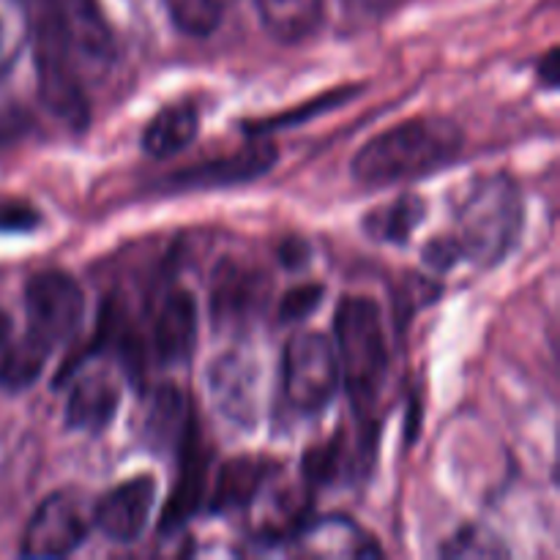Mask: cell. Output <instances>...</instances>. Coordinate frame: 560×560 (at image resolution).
Segmentation results:
<instances>
[{"mask_svg":"<svg viewBox=\"0 0 560 560\" xmlns=\"http://www.w3.org/2000/svg\"><path fill=\"white\" fill-rule=\"evenodd\" d=\"M465 137L448 118H410L372 137L353 159L355 184L383 189L424 178L463 153Z\"/></svg>","mask_w":560,"mask_h":560,"instance_id":"cell-1","label":"cell"},{"mask_svg":"<svg viewBox=\"0 0 560 560\" xmlns=\"http://www.w3.org/2000/svg\"><path fill=\"white\" fill-rule=\"evenodd\" d=\"M523 230V195L509 175L479 178L457 208L452 235L463 260L479 268H495L514 249Z\"/></svg>","mask_w":560,"mask_h":560,"instance_id":"cell-2","label":"cell"},{"mask_svg":"<svg viewBox=\"0 0 560 560\" xmlns=\"http://www.w3.org/2000/svg\"><path fill=\"white\" fill-rule=\"evenodd\" d=\"M339 375L350 399L366 408L381 394L388 372V345L383 312L366 295H345L334 315Z\"/></svg>","mask_w":560,"mask_h":560,"instance_id":"cell-3","label":"cell"},{"mask_svg":"<svg viewBox=\"0 0 560 560\" xmlns=\"http://www.w3.org/2000/svg\"><path fill=\"white\" fill-rule=\"evenodd\" d=\"M284 397L299 413L312 416L326 410L342 386L334 342L317 331H301L284 348L282 359Z\"/></svg>","mask_w":560,"mask_h":560,"instance_id":"cell-4","label":"cell"},{"mask_svg":"<svg viewBox=\"0 0 560 560\" xmlns=\"http://www.w3.org/2000/svg\"><path fill=\"white\" fill-rule=\"evenodd\" d=\"M38 22L60 38L82 77L104 74L115 60L113 33L96 0H42Z\"/></svg>","mask_w":560,"mask_h":560,"instance_id":"cell-5","label":"cell"},{"mask_svg":"<svg viewBox=\"0 0 560 560\" xmlns=\"http://www.w3.org/2000/svg\"><path fill=\"white\" fill-rule=\"evenodd\" d=\"M93 528V506L77 492H52L38 503L22 536V556L63 558L71 556Z\"/></svg>","mask_w":560,"mask_h":560,"instance_id":"cell-6","label":"cell"},{"mask_svg":"<svg viewBox=\"0 0 560 560\" xmlns=\"http://www.w3.org/2000/svg\"><path fill=\"white\" fill-rule=\"evenodd\" d=\"M27 331L33 339L55 350V345L74 337L85 312L82 290L69 273L42 271L25 288Z\"/></svg>","mask_w":560,"mask_h":560,"instance_id":"cell-7","label":"cell"},{"mask_svg":"<svg viewBox=\"0 0 560 560\" xmlns=\"http://www.w3.org/2000/svg\"><path fill=\"white\" fill-rule=\"evenodd\" d=\"M36 69L38 91H42V102L47 104L49 113L74 131L85 129L91 109H88L82 74L77 71L74 60L69 58L60 38L42 22L36 27Z\"/></svg>","mask_w":560,"mask_h":560,"instance_id":"cell-8","label":"cell"},{"mask_svg":"<svg viewBox=\"0 0 560 560\" xmlns=\"http://www.w3.org/2000/svg\"><path fill=\"white\" fill-rule=\"evenodd\" d=\"M208 392L213 405L228 421L252 427L262 405L260 364L244 350H230L219 355L208 370Z\"/></svg>","mask_w":560,"mask_h":560,"instance_id":"cell-9","label":"cell"},{"mask_svg":"<svg viewBox=\"0 0 560 560\" xmlns=\"http://www.w3.org/2000/svg\"><path fill=\"white\" fill-rule=\"evenodd\" d=\"M156 503V481L151 476H135L113 487L93 506V528L115 545H131L140 539Z\"/></svg>","mask_w":560,"mask_h":560,"instance_id":"cell-10","label":"cell"},{"mask_svg":"<svg viewBox=\"0 0 560 560\" xmlns=\"http://www.w3.org/2000/svg\"><path fill=\"white\" fill-rule=\"evenodd\" d=\"M268 301V277L260 268L238 260H224L213 271L211 315L219 326H241L260 315Z\"/></svg>","mask_w":560,"mask_h":560,"instance_id":"cell-11","label":"cell"},{"mask_svg":"<svg viewBox=\"0 0 560 560\" xmlns=\"http://www.w3.org/2000/svg\"><path fill=\"white\" fill-rule=\"evenodd\" d=\"M277 159L279 151L271 140L249 142L241 151L219 159H208V162L195 164V167L173 175L170 186H175V189H219V186L249 184V180L266 175Z\"/></svg>","mask_w":560,"mask_h":560,"instance_id":"cell-12","label":"cell"},{"mask_svg":"<svg viewBox=\"0 0 560 560\" xmlns=\"http://www.w3.org/2000/svg\"><path fill=\"white\" fill-rule=\"evenodd\" d=\"M197 328H200V315H197L195 295L180 288L170 290L153 323V348L159 361L170 366L186 364L197 348Z\"/></svg>","mask_w":560,"mask_h":560,"instance_id":"cell-13","label":"cell"},{"mask_svg":"<svg viewBox=\"0 0 560 560\" xmlns=\"http://www.w3.org/2000/svg\"><path fill=\"white\" fill-rule=\"evenodd\" d=\"M178 452H180V474L173 487V495H170L167 506H164L162 534H173V530L184 528V525L195 517L197 509L202 506V498H206L208 457H206V448L200 446V438H197L195 421H191L189 430H186L184 443L178 446Z\"/></svg>","mask_w":560,"mask_h":560,"instance_id":"cell-14","label":"cell"},{"mask_svg":"<svg viewBox=\"0 0 560 560\" xmlns=\"http://www.w3.org/2000/svg\"><path fill=\"white\" fill-rule=\"evenodd\" d=\"M301 552L320 558H372L381 556L375 539L364 534L353 520L348 517H323L310 525L293 530V539Z\"/></svg>","mask_w":560,"mask_h":560,"instance_id":"cell-15","label":"cell"},{"mask_svg":"<svg viewBox=\"0 0 560 560\" xmlns=\"http://www.w3.org/2000/svg\"><path fill=\"white\" fill-rule=\"evenodd\" d=\"M120 405V388L115 386L113 377L93 372V375L80 377L71 388L69 405H66V424L71 430L91 432L98 435L115 419Z\"/></svg>","mask_w":560,"mask_h":560,"instance_id":"cell-16","label":"cell"},{"mask_svg":"<svg viewBox=\"0 0 560 560\" xmlns=\"http://www.w3.org/2000/svg\"><path fill=\"white\" fill-rule=\"evenodd\" d=\"M273 474V463L260 457H238L230 459L228 465H222L217 476V485L211 490V501L208 509L213 514H230L241 512L249 503H255V498L260 495L262 487L268 485Z\"/></svg>","mask_w":560,"mask_h":560,"instance_id":"cell-17","label":"cell"},{"mask_svg":"<svg viewBox=\"0 0 560 560\" xmlns=\"http://www.w3.org/2000/svg\"><path fill=\"white\" fill-rule=\"evenodd\" d=\"M200 131V113L195 104L180 102L153 115L142 131V151L153 159H170L191 145Z\"/></svg>","mask_w":560,"mask_h":560,"instance_id":"cell-18","label":"cell"},{"mask_svg":"<svg viewBox=\"0 0 560 560\" xmlns=\"http://www.w3.org/2000/svg\"><path fill=\"white\" fill-rule=\"evenodd\" d=\"M266 31L282 44L310 38L323 22V0H255Z\"/></svg>","mask_w":560,"mask_h":560,"instance_id":"cell-19","label":"cell"},{"mask_svg":"<svg viewBox=\"0 0 560 560\" xmlns=\"http://www.w3.org/2000/svg\"><path fill=\"white\" fill-rule=\"evenodd\" d=\"M424 217L427 206L419 195H399L364 219V233L381 244H408Z\"/></svg>","mask_w":560,"mask_h":560,"instance_id":"cell-20","label":"cell"},{"mask_svg":"<svg viewBox=\"0 0 560 560\" xmlns=\"http://www.w3.org/2000/svg\"><path fill=\"white\" fill-rule=\"evenodd\" d=\"M52 350L33 339L31 334H22L16 342H9L0 350V388L3 392H25L47 366Z\"/></svg>","mask_w":560,"mask_h":560,"instance_id":"cell-21","label":"cell"},{"mask_svg":"<svg viewBox=\"0 0 560 560\" xmlns=\"http://www.w3.org/2000/svg\"><path fill=\"white\" fill-rule=\"evenodd\" d=\"M191 421H195V416L186 408L184 394L175 392V388H162L151 402L145 432L156 446L178 448L184 443V435Z\"/></svg>","mask_w":560,"mask_h":560,"instance_id":"cell-22","label":"cell"},{"mask_svg":"<svg viewBox=\"0 0 560 560\" xmlns=\"http://www.w3.org/2000/svg\"><path fill=\"white\" fill-rule=\"evenodd\" d=\"M31 36V0H0V77H5L14 69Z\"/></svg>","mask_w":560,"mask_h":560,"instance_id":"cell-23","label":"cell"},{"mask_svg":"<svg viewBox=\"0 0 560 560\" xmlns=\"http://www.w3.org/2000/svg\"><path fill=\"white\" fill-rule=\"evenodd\" d=\"M175 27L186 36H211L224 16V0H167Z\"/></svg>","mask_w":560,"mask_h":560,"instance_id":"cell-24","label":"cell"},{"mask_svg":"<svg viewBox=\"0 0 560 560\" xmlns=\"http://www.w3.org/2000/svg\"><path fill=\"white\" fill-rule=\"evenodd\" d=\"M443 556L446 558H506L509 550L501 545L495 534L479 528V525H470V528L459 530L454 539H448V545L443 547Z\"/></svg>","mask_w":560,"mask_h":560,"instance_id":"cell-25","label":"cell"},{"mask_svg":"<svg viewBox=\"0 0 560 560\" xmlns=\"http://www.w3.org/2000/svg\"><path fill=\"white\" fill-rule=\"evenodd\" d=\"M323 293H326L323 284H315V282L299 284V288L288 290V293L282 295V304H279V317H282L284 323L306 320V317L320 306Z\"/></svg>","mask_w":560,"mask_h":560,"instance_id":"cell-26","label":"cell"},{"mask_svg":"<svg viewBox=\"0 0 560 560\" xmlns=\"http://www.w3.org/2000/svg\"><path fill=\"white\" fill-rule=\"evenodd\" d=\"M38 222L42 217L31 202L20 197H0V233H31Z\"/></svg>","mask_w":560,"mask_h":560,"instance_id":"cell-27","label":"cell"},{"mask_svg":"<svg viewBox=\"0 0 560 560\" xmlns=\"http://www.w3.org/2000/svg\"><path fill=\"white\" fill-rule=\"evenodd\" d=\"M424 262L432 268V271L443 273V271H452V268H457L463 260V249H459V244L454 241L452 233L446 235H438V238H432L430 244L424 246Z\"/></svg>","mask_w":560,"mask_h":560,"instance_id":"cell-28","label":"cell"},{"mask_svg":"<svg viewBox=\"0 0 560 560\" xmlns=\"http://www.w3.org/2000/svg\"><path fill=\"white\" fill-rule=\"evenodd\" d=\"M348 93L353 91H337V93H328V96L323 98H315L312 104H304L301 109H290V113L279 115V118H271L268 124H260V126H252V131H268V129H277V126H295L299 120H306L310 115H317V113H326V109H331L334 104H339V98H345Z\"/></svg>","mask_w":560,"mask_h":560,"instance_id":"cell-29","label":"cell"},{"mask_svg":"<svg viewBox=\"0 0 560 560\" xmlns=\"http://www.w3.org/2000/svg\"><path fill=\"white\" fill-rule=\"evenodd\" d=\"M279 260L284 262L288 268H301L310 262V246L304 244L301 238H290L279 246Z\"/></svg>","mask_w":560,"mask_h":560,"instance_id":"cell-30","label":"cell"},{"mask_svg":"<svg viewBox=\"0 0 560 560\" xmlns=\"http://www.w3.org/2000/svg\"><path fill=\"white\" fill-rule=\"evenodd\" d=\"M539 80L545 82L547 88H556L558 85V52H556V49H550V52H547L545 58H541Z\"/></svg>","mask_w":560,"mask_h":560,"instance_id":"cell-31","label":"cell"},{"mask_svg":"<svg viewBox=\"0 0 560 560\" xmlns=\"http://www.w3.org/2000/svg\"><path fill=\"white\" fill-rule=\"evenodd\" d=\"M9 337H11V320L5 312H0V350L9 345Z\"/></svg>","mask_w":560,"mask_h":560,"instance_id":"cell-32","label":"cell"},{"mask_svg":"<svg viewBox=\"0 0 560 560\" xmlns=\"http://www.w3.org/2000/svg\"><path fill=\"white\" fill-rule=\"evenodd\" d=\"M350 3H353V5H359V9H366V11H372V9H383V5H386L388 0H350Z\"/></svg>","mask_w":560,"mask_h":560,"instance_id":"cell-33","label":"cell"}]
</instances>
